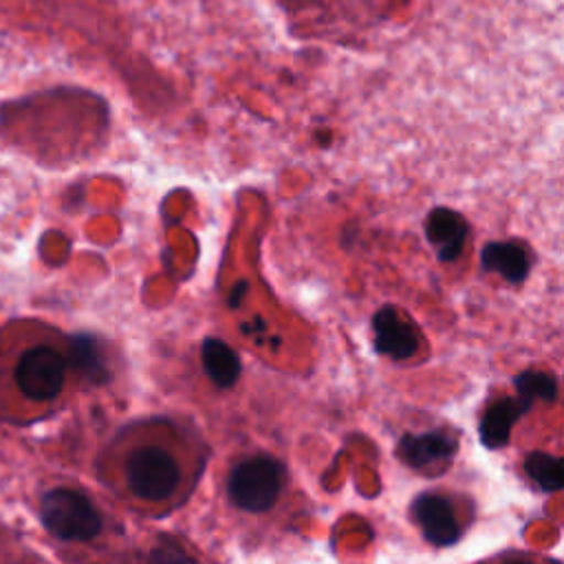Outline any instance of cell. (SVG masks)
Here are the masks:
<instances>
[{
    "label": "cell",
    "instance_id": "6da1fadb",
    "mask_svg": "<svg viewBox=\"0 0 564 564\" xmlns=\"http://www.w3.org/2000/svg\"><path fill=\"white\" fill-rule=\"evenodd\" d=\"M194 436L165 416L130 421L97 456L99 482L128 509L165 516L189 496L200 469Z\"/></svg>",
    "mask_w": 564,
    "mask_h": 564
},
{
    "label": "cell",
    "instance_id": "7a4b0ae2",
    "mask_svg": "<svg viewBox=\"0 0 564 564\" xmlns=\"http://www.w3.org/2000/svg\"><path fill=\"white\" fill-rule=\"evenodd\" d=\"M84 350L40 319H15L0 330V421L29 425L70 399Z\"/></svg>",
    "mask_w": 564,
    "mask_h": 564
},
{
    "label": "cell",
    "instance_id": "3957f363",
    "mask_svg": "<svg viewBox=\"0 0 564 564\" xmlns=\"http://www.w3.org/2000/svg\"><path fill=\"white\" fill-rule=\"evenodd\" d=\"M405 0H278L293 26L308 33L344 35L390 18Z\"/></svg>",
    "mask_w": 564,
    "mask_h": 564
},
{
    "label": "cell",
    "instance_id": "277c9868",
    "mask_svg": "<svg viewBox=\"0 0 564 564\" xmlns=\"http://www.w3.org/2000/svg\"><path fill=\"white\" fill-rule=\"evenodd\" d=\"M284 465L267 454H256L238 460L227 478L229 500L249 513H260L273 507L284 487Z\"/></svg>",
    "mask_w": 564,
    "mask_h": 564
},
{
    "label": "cell",
    "instance_id": "5b68a950",
    "mask_svg": "<svg viewBox=\"0 0 564 564\" xmlns=\"http://www.w3.org/2000/svg\"><path fill=\"white\" fill-rule=\"evenodd\" d=\"M40 518L48 533L64 542H88L101 533L104 520L97 507L77 489L57 487L40 500Z\"/></svg>",
    "mask_w": 564,
    "mask_h": 564
},
{
    "label": "cell",
    "instance_id": "8992f818",
    "mask_svg": "<svg viewBox=\"0 0 564 564\" xmlns=\"http://www.w3.org/2000/svg\"><path fill=\"white\" fill-rule=\"evenodd\" d=\"M412 518L425 540L434 546H449L463 535V520L456 502L441 491H425L412 502Z\"/></svg>",
    "mask_w": 564,
    "mask_h": 564
},
{
    "label": "cell",
    "instance_id": "52a82bcc",
    "mask_svg": "<svg viewBox=\"0 0 564 564\" xmlns=\"http://www.w3.org/2000/svg\"><path fill=\"white\" fill-rule=\"evenodd\" d=\"M375 348L397 361L416 355L421 337L416 324L397 306H381L372 317Z\"/></svg>",
    "mask_w": 564,
    "mask_h": 564
},
{
    "label": "cell",
    "instance_id": "ba28073f",
    "mask_svg": "<svg viewBox=\"0 0 564 564\" xmlns=\"http://www.w3.org/2000/svg\"><path fill=\"white\" fill-rule=\"evenodd\" d=\"M456 436L447 430H427L421 434H405L397 443L399 458L414 467L427 469L438 463H447L456 454Z\"/></svg>",
    "mask_w": 564,
    "mask_h": 564
},
{
    "label": "cell",
    "instance_id": "9c48e42d",
    "mask_svg": "<svg viewBox=\"0 0 564 564\" xmlns=\"http://www.w3.org/2000/svg\"><path fill=\"white\" fill-rule=\"evenodd\" d=\"M425 236L427 242L436 249L438 258L443 262H452L463 251L467 238V223L458 212L449 207H436L425 218Z\"/></svg>",
    "mask_w": 564,
    "mask_h": 564
},
{
    "label": "cell",
    "instance_id": "30bf717a",
    "mask_svg": "<svg viewBox=\"0 0 564 564\" xmlns=\"http://www.w3.org/2000/svg\"><path fill=\"white\" fill-rule=\"evenodd\" d=\"M529 405L520 397H500L491 401L480 419V441L485 447H502L509 441L511 427Z\"/></svg>",
    "mask_w": 564,
    "mask_h": 564
},
{
    "label": "cell",
    "instance_id": "8fae6325",
    "mask_svg": "<svg viewBox=\"0 0 564 564\" xmlns=\"http://www.w3.org/2000/svg\"><path fill=\"white\" fill-rule=\"evenodd\" d=\"M480 262L485 271L500 273L509 282H522L529 273L527 249L518 242H489L480 253Z\"/></svg>",
    "mask_w": 564,
    "mask_h": 564
},
{
    "label": "cell",
    "instance_id": "7c38bea8",
    "mask_svg": "<svg viewBox=\"0 0 564 564\" xmlns=\"http://www.w3.org/2000/svg\"><path fill=\"white\" fill-rule=\"evenodd\" d=\"M200 359H203V366H205L209 379L218 388H229L236 383V379L240 375V361H238L236 352L225 341L205 339L203 348H200Z\"/></svg>",
    "mask_w": 564,
    "mask_h": 564
},
{
    "label": "cell",
    "instance_id": "4fadbf2b",
    "mask_svg": "<svg viewBox=\"0 0 564 564\" xmlns=\"http://www.w3.org/2000/svg\"><path fill=\"white\" fill-rule=\"evenodd\" d=\"M524 471L542 491L564 489V458L560 456L531 452L524 458Z\"/></svg>",
    "mask_w": 564,
    "mask_h": 564
},
{
    "label": "cell",
    "instance_id": "5bb4252c",
    "mask_svg": "<svg viewBox=\"0 0 564 564\" xmlns=\"http://www.w3.org/2000/svg\"><path fill=\"white\" fill-rule=\"evenodd\" d=\"M513 383H516L518 397L527 405H531L535 399L549 403L557 397L555 379L549 372H542V370H524L513 379Z\"/></svg>",
    "mask_w": 564,
    "mask_h": 564
}]
</instances>
